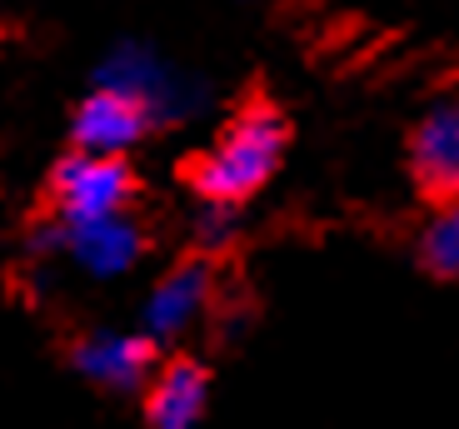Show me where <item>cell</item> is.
Segmentation results:
<instances>
[{
  "label": "cell",
  "instance_id": "30bf717a",
  "mask_svg": "<svg viewBox=\"0 0 459 429\" xmlns=\"http://www.w3.org/2000/svg\"><path fill=\"white\" fill-rule=\"evenodd\" d=\"M420 265L439 279H459V195L439 200V210L420 230Z\"/></svg>",
  "mask_w": 459,
  "mask_h": 429
},
{
  "label": "cell",
  "instance_id": "3957f363",
  "mask_svg": "<svg viewBox=\"0 0 459 429\" xmlns=\"http://www.w3.org/2000/svg\"><path fill=\"white\" fill-rule=\"evenodd\" d=\"M135 200V170L126 155H85L70 150L65 160L50 170V205L56 220H100V215H120Z\"/></svg>",
  "mask_w": 459,
  "mask_h": 429
},
{
  "label": "cell",
  "instance_id": "ba28073f",
  "mask_svg": "<svg viewBox=\"0 0 459 429\" xmlns=\"http://www.w3.org/2000/svg\"><path fill=\"white\" fill-rule=\"evenodd\" d=\"M145 130H150L145 110L135 100H126L120 90H100V85L70 116V140L85 155H126L145 140Z\"/></svg>",
  "mask_w": 459,
  "mask_h": 429
},
{
  "label": "cell",
  "instance_id": "9c48e42d",
  "mask_svg": "<svg viewBox=\"0 0 459 429\" xmlns=\"http://www.w3.org/2000/svg\"><path fill=\"white\" fill-rule=\"evenodd\" d=\"M145 425L150 429H200L210 405V370L200 360H170L150 370Z\"/></svg>",
  "mask_w": 459,
  "mask_h": 429
},
{
  "label": "cell",
  "instance_id": "52a82bcc",
  "mask_svg": "<svg viewBox=\"0 0 459 429\" xmlns=\"http://www.w3.org/2000/svg\"><path fill=\"white\" fill-rule=\"evenodd\" d=\"M410 175L429 200L459 195V100H439L410 135Z\"/></svg>",
  "mask_w": 459,
  "mask_h": 429
},
{
  "label": "cell",
  "instance_id": "7a4b0ae2",
  "mask_svg": "<svg viewBox=\"0 0 459 429\" xmlns=\"http://www.w3.org/2000/svg\"><path fill=\"white\" fill-rule=\"evenodd\" d=\"M95 85H100V90H120L126 100H135L150 125H180V120L200 116L205 100H210L205 85L180 75V70L165 56H155L145 40H120V46L100 60Z\"/></svg>",
  "mask_w": 459,
  "mask_h": 429
},
{
  "label": "cell",
  "instance_id": "277c9868",
  "mask_svg": "<svg viewBox=\"0 0 459 429\" xmlns=\"http://www.w3.org/2000/svg\"><path fill=\"white\" fill-rule=\"evenodd\" d=\"M60 255L91 279H120L140 265L145 255V230L130 210L120 215H100V220H75L65 225L60 220Z\"/></svg>",
  "mask_w": 459,
  "mask_h": 429
},
{
  "label": "cell",
  "instance_id": "8992f818",
  "mask_svg": "<svg viewBox=\"0 0 459 429\" xmlns=\"http://www.w3.org/2000/svg\"><path fill=\"white\" fill-rule=\"evenodd\" d=\"M70 365L85 374L100 390H115V395H130L150 380L155 370V345H150L140 330H91V335L75 339L70 349Z\"/></svg>",
  "mask_w": 459,
  "mask_h": 429
},
{
  "label": "cell",
  "instance_id": "8fae6325",
  "mask_svg": "<svg viewBox=\"0 0 459 429\" xmlns=\"http://www.w3.org/2000/svg\"><path fill=\"white\" fill-rule=\"evenodd\" d=\"M235 230H240V215H235V205H210L195 215V240L205 245V250H225L230 240H235Z\"/></svg>",
  "mask_w": 459,
  "mask_h": 429
},
{
  "label": "cell",
  "instance_id": "6da1fadb",
  "mask_svg": "<svg viewBox=\"0 0 459 429\" xmlns=\"http://www.w3.org/2000/svg\"><path fill=\"white\" fill-rule=\"evenodd\" d=\"M285 140H290V130H285V116H280L275 105H264V100L245 105L240 116L215 135V145L195 160L190 185L210 205H240V200H250L280 170Z\"/></svg>",
  "mask_w": 459,
  "mask_h": 429
},
{
  "label": "cell",
  "instance_id": "5b68a950",
  "mask_svg": "<svg viewBox=\"0 0 459 429\" xmlns=\"http://www.w3.org/2000/svg\"><path fill=\"white\" fill-rule=\"evenodd\" d=\"M210 305H215V275H210V265L205 260H185V265H175L145 295V305H140V335L150 345H170V339L190 335L205 320Z\"/></svg>",
  "mask_w": 459,
  "mask_h": 429
}]
</instances>
